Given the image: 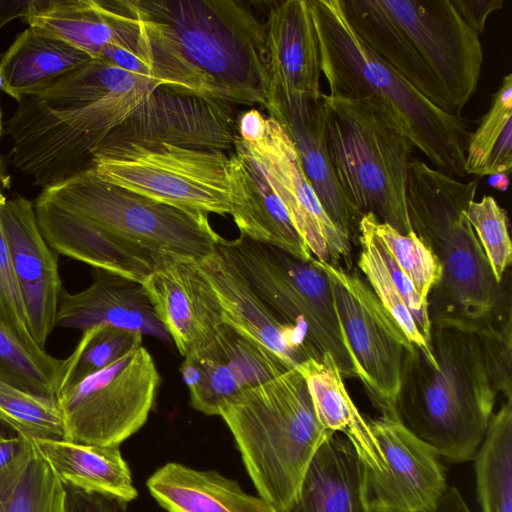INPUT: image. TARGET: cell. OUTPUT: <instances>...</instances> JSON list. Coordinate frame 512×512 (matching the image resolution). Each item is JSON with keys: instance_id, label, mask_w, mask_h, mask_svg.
I'll return each mask as SVG.
<instances>
[{"instance_id": "1", "label": "cell", "mask_w": 512, "mask_h": 512, "mask_svg": "<svg viewBox=\"0 0 512 512\" xmlns=\"http://www.w3.org/2000/svg\"><path fill=\"white\" fill-rule=\"evenodd\" d=\"M34 209L57 254L141 283L172 261H200L222 238L208 214L106 182L91 168L42 189Z\"/></svg>"}, {"instance_id": "2", "label": "cell", "mask_w": 512, "mask_h": 512, "mask_svg": "<svg viewBox=\"0 0 512 512\" xmlns=\"http://www.w3.org/2000/svg\"><path fill=\"white\" fill-rule=\"evenodd\" d=\"M478 181L461 182L412 158L406 202L415 235L438 258L442 273L427 297L431 325L469 330L510 315V270L498 282L467 218Z\"/></svg>"}, {"instance_id": "3", "label": "cell", "mask_w": 512, "mask_h": 512, "mask_svg": "<svg viewBox=\"0 0 512 512\" xmlns=\"http://www.w3.org/2000/svg\"><path fill=\"white\" fill-rule=\"evenodd\" d=\"M356 35L441 110L456 116L477 89L483 50L452 0H340Z\"/></svg>"}, {"instance_id": "4", "label": "cell", "mask_w": 512, "mask_h": 512, "mask_svg": "<svg viewBox=\"0 0 512 512\" xmlns=\"http://www.w3.org/2000/svg\"><path fill=\"white\" fill-rule=\"evenodd\" d=\"M428 345L436 368L414 345L405 353L396 416L439 458L471 461L499 394L482 344L468 329L431 325Z\"/></svg>"}, {"instance_id": "5", "label": "cell", "mask_w": 512, "mask_h": 512, "mask_svg": "<svg viewBox=\"0 0 512 512\" xmlns=\"http://www.w3.org/2000/svg\"><path fill=\"white\" fill-rule=\"evenodd\" d=\"M329 96L370 98L414 147L449 176L463 177L469 126L428 100L374 53L348 23L340 0H309Z\"/></svg>"}, {"instance_id": "6", "label": "cell", "mask_w": 512, "mask_h": 512, "mask_svg": "<svg viewBox=\"0 0 512 512\" xmlns=\"http://www.w3.org/2000/svg\"><path fill=\"white\" fill-rule=\"evenodd\" d=\"M219 416L258 495L277 512H286L313 454L333 434L320 424L303 375L291 368L248 388L227 402Z\"/></svg>"}, {"instance_id": "7", "label": "cell", "mask_w": 512, "mask_h": 512, "mask_svg": "<svg viewBox=\"0 0 512 512\" xmlns=\"http://www.w3.org/2000/svg\"><path fill=\"white\" fill-rule=\"evenodd\" d=\"M183 58L233 104H269L266 24L235 0H132Z\"/></svg>"}, {"instance_id": "8", "label": "cell", "mask_w": 512, "mask_h": 512, "mask_svg": "<svg viewBox=\"0 0 512 512\" xmlns=\"http://www.w3.org/2000/svg\"><path fill=\"white\" fill-rule=\"evenodd\" d=\"M324 138L338 185L362 217L412 232L406 202L413 144L372 99L323 94Z\"/></svg>"}, {"instance_id": "9", "label": "cell", "mask_w": 512, "mask_h": 512, "mask_svg": "<svg viewBox=\"0 0 512 512\" xmlns=\"http://www.w3.org/2000/svg\"><path fill=\"white\" fill-rule=\"evenodd\" d=\"M156 87L140 86L89 103L23 97L6 122L11 163L42 189L89 169L106 136Z\"/></svg>"}, {"instance_id": "10", "label": "cell", "mask_w": 512, "mask_h": 512, "mask_svg": "<svg viewBox=\"0 0 512 512\" xmlns=\"http://www.w3.org/2000/svg\"><path fill=\"white\" fill-rule=\"evenodd\" d=\"M216 249L320 357L331 354L343 377H356L330 281L317 259L303 261L243 235L234 240L221 238Z\"/></svg>"}, {"instance_id": "11", "label": "cell", "mask_w": 512, "mask_h": 512, "mask_svg": "<svg viewBox=\"0 0 512 512\" xmlns=\"http://www.w3.org/2000/svg\"><path fill=\"white\" fill-rule=\"evenodd\" d=\"M229 156L171 144L101 145L91 169L102 180L153 200L205 214L231 212Z\"/></svg>"}, {"instance_id": "12", "label": "cell", "mask_w": 512, "mask_h": 512, "mask_svg": "<svg viewBox=\"0 0 512 512\" xmlns=\"http://www.w3.org/2000/svg\"><path fill=\"white\" fill-rule=\"evenodd\" d=\"M160 380L151 354L140 346L60 392L63 439L119 446L146 423Z\"/></svg>"}, {"instance_id": "13", "label": "cell", "mask_w": 512, "mask_h": 512, "mask_svg": "<svg viewBox=\"0 0 512 512\" xmlns=\"http://www.w3.org/2000/svg\"><path fill=\"white\" fill-rule=\"evenodd\" d=\"M317 262L330 281L356 377L381 413L395 412L404 356L413 344L358 268Z\"/></svg>"}, {"instance_id": "14", "label": "cell", "mask_w": 512, "mask_h": 512, "mask_svg": "<svg viewBox=\"0 0 512 512\" xmlns=\"http://www.w3.org/2000/svg\"><path fill=\"white\" fill-rule=\"evenodd\" d=\"M234 105L220 98L156 87L100 146L165 143L228 150L239 137Z\"/></svg>"}, {"instance_id": "15", "label": "cell", "mask_w": 512, "mask_h": 512, "mask_svg": "<svg viewBox=\"0 0 512 512\" xmlns=\"http://www.w3.org/2000/svg\"><path fill=\"white\" fill-rule=\"evenodd\" d=\"M369 425L383 459L380 471L367 472L371 511H437L449 489L439 456L398 420L396 412L381 414Z\"/></svg>"}, {"instance_id": "16", "label": "cell", "mask_w": 512, "mask_h": 512, "mask_svg": "<svg viewBox=\"0 0 512 512\" xmlns=\"http://www.w3.org/2000/svg\"><path fill=\"white\" fill-rule=\"evenodd\" d=\"M291 368L263 344L223 322L184 357L180 371L192 407L219 416L221 408L240 392Z\"/></svg>"}, {"instance_id": "17", "label": "cell", "mask_w": 512, "mask_h": 512, "mask_svg": "<svg viewBox=\"0 0 512 512\" xmlns=\"http://www.w3.org/2000/svg\"><path fill=\"white\" fill-rule=\"evenodd\" d=\"M241 142L280 198L313 257L334 266H342L343 262L344 268H353L352 239L326 214L282 126L268 117L262 140Z\"/></svg>"}, {"instance_id": "18", "label": "cell", "mask_w": 512, "mask_h": 512, "mask_svg": "<svg viewBox=\"0 0 512 512\" xmlns=\"http://www.w3.org/2000/svg\"><path fill=\"white\" fill-rule=\"evenodd\" d=\"M0 218L31 337L45 349L64 289L57 253L40 232L32 201L21 196L7 199L0 204Z\"/></svg>"}, {"instance_id": "19", "label": "cell", "mask_w": 512, "mask_h": 512, "mask_svg": "<svg viewBox=\"0 0 512 512\" xmlns=\"http://www.w3.org/2000/svg\"><path fill=\"white\" fill-rule=\"evenodd\" d=\"M266 24L269 104L320 97V52L309 0L276 3Z\"/></svg>"}, {"instance_id": "20", "label": "cell", "mask_w": 512, "mask_h": 512, "mask_svg": "<svg viewBox=\"0 0 512 512\" xmlns=\"http://www.w3.org/2000/svg\"><path fill=\"white\" fill-rule=\"evenodd\" d=\"M142 285L183 357L206 342L223 323L216 294L196 261L170 262L154 270Z\"/></svg>"}, {"instance_id": "21", "label": "cell", "mask_w": 512, "mask_h": 512, "mask_svg": "<svg viewBox=\"0 0 512 512\" xmlns=\"http://www.w3.org/2000/svg\"><path fill=\"white\" fill-rule=\"evenodd\" d=\"M25 19L94 59L108 45L138 51L140 23L130 0H32Z\"/></svg>"}, {"instance_id": "22", "label": "cell", "mask_w": 512, "mask_h": 512, "mask_svg": "<svg viewBox=\"0 0 512 512\" xmlns=\"http://www.w3.org/2000/svg\"><path fill=\"white\" fill-rule=\"evenodd\" d=\"M196 263L216 294L223 322L251 336L293 368L310 358H322L296 328L276 316L217 249Z\"/></svg>"}, {"instance_id": "23", "label": "cell", "mask_w": 512, "mask_h": 512, "mask_svg": "<svg viewBox=\"0 0 512 512\" xmlns=\"http://www.w3.org/2000/svg\"><path fill=\"white\" fill-rule=\"evenodd\" d=\"M92 275L91 284L80 292L63 289L56 326L83 331L106 325L171 341L141 282L98 268Z\"/></svg>"}, {"instance_id": "24", "label": "cell", "mask_w": 512, "mask_h": 512, "mask_svg": "<svg viewBox=\"0 0 512 512\" xmlns=\"http://www.w3.org/2000/svg\"><path fill=\"white\" fill-rule=\"evenodd\" d=\"M230 215L240 235L310 261L313 255L293 225L273 187L243 146L236 140L228 161Z\"/></svg>"}, {"instance_id": "25", "label": "cell", "mask_w": 512, "mask_h": 512, "mask_svg": "<svg viewBox=\"0 0 512 512\" xmlns=\"http://www.w3.org/2000/svg\"><path fill=\"white\" fill-rule=\"evenodd\" d=\"M323 94L277 104L268 113L282 126L293 143L302 169L330 220L353 239L361 216L344 197L328 157L324 138Z\"/></svg>"}, {"instance_id": "26", "label": "cell", "mask_w": 512, "mask_h": 512, "mask_svg": "<svg viewBox=\"0 0 512 512\" xmlns=\"http://www.w3.org/2000/svg\"><path fill=\"white\" fill-rule=\"evenodd\" d=\"M367 472L348 438L333 433L313 454L286 512H372Z\"/></svg>"}, {"instance_id": "27", "label": "cell", "mask_w": 512, "mask_h": 512, "mask_svg": "<svg viewBox=\"0 0 512 512\" xmlns=\"http://www.w3.org/2000/svg\"><path fill=\"white\" fill-rule=\"evenodd\" d=\"M147 488L168 512H277L261 496L213 470H199L177 462L158 468Z\"/></svg>"}, {"instance_id": "28", "label": "cell", "mask_w": 512, "mask_h": 512, "mask_svg": "<svg viewBox=\"0 0 512 512\" xmlns=\"http://www.w3.org/2000/svg\"><path fill=\"white\" fill-rule=\"evenodd\" d=\"M64 486L124 503L136 499L130 468L119 446L83 444L65 439H34Z\"/></svg>"}, {"instance_id": "29", "label": "cell", "mask_w": 512, "mask_h": 512, "mask_svg": "<svg viewBox=\"0 0 512 512\" xmlns=\"http://www.w3.org/2000/svg\"><path fill=\"white\" fill-rule=\"evenodd\" d=\"M303 375L320 424L330 433H341L352 443L368 472L382 469L383 459L366 420L351 399L343 376L331 354L308 359L297 367Z\"/></svg>"}, {"instance_id": "30", "label": "cell", "mask_w": 512, "mask_h": 512, "mask_svg": "<svg viewBox=\"0 0 512 512\" xmlns=\"http://www.w3.org/2000/svg\"><path fill=\"white\" fill-rule=\"evenodd\" d=\"M93 60L72 45L28 27L1 58L3 91L19 102Z\"/></svg>"}, {"instance_id": "31", "label": "cell", "mask_w": 512, "mask_h": 512, "mask_svg": "<svg viewBox=\"0 0 512 512\" xmlns=\"http://www.w3.org/2000/svg\"><path fill=\"white\" fill-rule=\"evenodd\" d=\"M0 512H67L66 488L34 439L0 469Z\"/></svg>"}, {"instance_id": "32", "label": "cell", "mask_w": 512, "mask_h": 512, "mask_svg": "<svg viewBox=\"0 0 512 512\" xmlns=\"http://www.w3.org/2000/svg\"><path fill=\"white\" fill-rule=\"evenodd\" d=\"M477 497L483 512H512V402L492 415L474 456Z\"/></svg>"}, {"instance_id": "33", "label": "cell", "mask_w": 512, "mask_h": 512, "mask_svg": "<svg viewBox=\"0 0 512 512\" xmlns=\"http://www.w3.org/2000/svg\"><path fill=\"white\" fill-rule=\"evenodd\" d=\"M512 168V75L503 77L487 113L470 133L466 147L465 174L490 176L510 173Z\"/></svg>"}, {"instance_id": "34", "label": "cell", "mask_w": 512, "mask_h": 512, "mask_svg": "<svg viewBox=\"0 0 512 512\" xmlns=\"http://www.w3.org/2000/svg\"><path fill=\"white\" fill-rule=\"evenodd\" d=\"M67 358L53 357L20 340L0 322V378L27 392L57 398Z\"/></svg>"}, {"instance_id": "35", "label": "cell", "mask_w": 512, "mask_h": 512, "mask_svg": "<svg viewBox=\"0 0 512 512\" xmlns=\"http://www.w3.org/2000/svg\"><path fill=\"white\" fill-rule=\"evenodd\" d=\"M373 218V214H365L361 217L358 224L357 237L360 244L357 260L358 270L382 305L398 323L407 339L419 348L436 368L437 363L430 351L429 345L393 283L382 259L378 237L373 227Z\"/></svg>"}, {"instance_id": "36", "label": "cell", "mask_w": 512, "mask_h": 512, "mask_svg": "<svg viewBox=\"0 0 512 512\" xmlns=\"http://www.w3.org/2000/svg\"><path fill=\"white\" fill-rule=\"evenodd\" d=\"M82 332L75 350L67 358V370L59 393L142 346L143 335L130 330L96 325Z\"/></svg>"}, {"instance_id": "37", "label": "cell", "mask_w": 512, "mask_h": 512, "mask_svg": "<svg viewBox=\"0 0 512 512\" xmlns=\"http://www.w3.org/2000/svg\"><path fill=\"white\" fill-rule=\"evenodd\" d=\"M0 419L31 439H63L57 398L33 394L0 378Z\"/></svg>"}, {"instance_id": "38", "label": "cell", "mask_w": 512, "mask_h": 512, "mask_svg": "<svg viewBox=\"0 0 512 512\" xmlns=\"http://www.w3.org/2000/svg\"><path fill=\"white\" fill-rule=\"evenodd\" d=\"M376 235L392 255L400 269L410 279L417 292L427 301L430 290L440 280L442 268L435 254L412 231L401 234L375 216Z\"/></svg>"}, {"instance_id": "39", "label": "cell", "mask_w": 512, "mask_h": 512, "mask_svg": "<svg viewBox=\"0 0 512 512\" xmlns=\"http://www.w3.org/2000/svg\"><path fill=\"white\" fill-rule=\"evenodd\" d=\"M466 215L496 280L501 282L512 263L506 211L494 197L485 195L480 201L469 203Z\"/></svg>"}, {"instance_id": "40", "label": "cell", "mask_w": 512, "mask_h": 512, "mask_svg": "<svg viewBox=\"0 0 512 512\" xmlns=\"http://www.w3.org/2000/svg\"><path fill=\"white\" fill-rule=\"evenodd\" d=\"M472 332L480 339L498 392L505 401L512 402V316L487 323Z\"/></svg>"}, {"instance_id": "41", "label": "cell", "mask_w": 512, "mask_h": 512, "mask_svg": "<svg viewBox=\"0 0 512 512\" xmlns=\"http://www.w3.org/2000/svg\"><path fill=\"white\" fill-rule=\"evenodd\" d=\"M0 322L30 346L31 337L21 292L13 271L10 253L0 218ZM39 347V346H38ZM41 348V347H40Z\"/></svg>"}, {"instance_id": "42", "label": "cell", "mask_w": 512, "mask_h": 512, "mask_svg": "<svg viewBox=\"0 0 512 512\" xmlns=\"http://www.w3.org/2000/svg\"><path fill=\"white\" fill-rule=\"evenodd\" d=\"M66 488L67 512H126L127 503L99 494Z\"/></svg>"}, {"instance_id": "43", "label": "cell", "mask_w": 512, "mask_h": 512, "mask_svg": "<svg viewBox=\"0 0 512 512\" xmlns=\"http://www.w3.org/2000/svg\"><path fill=\"white\" fill-rule=\"evenodd\" d=\"M452 3L465 23L479 36L484 31L488 16L503 5L502 0H452Z\"/></svg>"}, {"instance_id": "44", "label": "cell", "mask_w": 512, "mask_h": 512, "mask_svg": "<svg viewBox=\"0 0 512 512\" xmlns=\"http://www.w3.org/2000/svg\"><path fill=\"white\" fill-rule=\"evenodd\" d=\"M31 440L0 419V469L17 457Z\"/></svg>"}, {"instance_id": "45", "label": "cell", "mask_w": 512, "mask_h": 512, "mask_svg": "<svg viewBox=\"0 0 512 512\" xmlns=\"http://www.w3.org/2000/svg\"><path fill=\"white\" fill-rule=\"evenodd\" d=\"M237 132L246 143L259 142L266 132V118L258 109L247 110L237 117Z\"/></svg>"}, {"instance_id": "46", "label": "cell", "mask_w": 512, "mask_h": 512, "mask_svg": "<svg viewBox=\"0 0 512 512\" xmlns=\"http://www.w3.org/2000/svg\"><path fill=\"white\" fill-rule=\"evenodd\" d=\"M488 182H489V185L492 186L493 188H495L501 192H505L507 190L508 184H509L508 174L496 173V174L490 175Z\"/></svg>"}, {"instance_id": "47", "label": "cell", "mask_w": 512, "mask_h": 512, "mask_svg": "<svg viewBox=\"0 0 512 512\" xmlns=\"http://www.w3.org/2000/svg\"><path fill=\"white\" fill-rule=\"evenodd\" d=\"M2 134V113L0 108V138ZM10 187V176L8 175L4 163L0 157V191Z\"/></svg>"}, {"instance_id": "48", "label": "cell", "mask_w": 512, "mask_h": 512, "mask_svg": "<svg viewBox=\"0 0 512 512\" xmlns=\"http://www.w3.org/2000/svg\"><path fill=\"white\" fill-rule=\"evenodd\" d=\"M3 88H4V82H3V77H2L1 68H0V90H3Z\"/></svg>"}, {"instance_id": "49", "label": "cell", "mask_w": 512, "mask_h": 512, "mask_svg": "<svg viewBox=\"0 0 512 512\" xmlns=\"http://www.w3.org/2000/svg\"><path fill=\"white\" fill-rule=\"evenodd\" d=\"M6 200V197L2 194V191H0V204H4Z\"/></svg>"}]
</instances>
